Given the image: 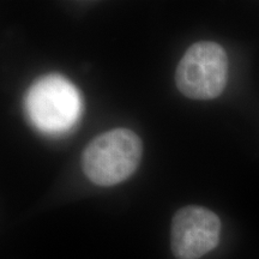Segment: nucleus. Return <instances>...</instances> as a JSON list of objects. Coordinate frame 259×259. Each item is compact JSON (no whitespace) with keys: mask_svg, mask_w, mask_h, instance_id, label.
Segmentation results:
<instances>
[{"mask_svg":"<svg viewBox=\"0 0 259 259\" xmlns=\"http://www.w3.org/2000/svg\"><path fill=\"white\" fill-rule=\"evenodd\" d=\"M25 109L38 130L47 134H61L78 121L82 100L78 90L66 78L48 74L28 90Z\"/></svg>","mask_w":259,"mask_h":259,"instance_id":"obj_2","label":"nucleus"},{"mask_svg":"<svg viewBox=\"0 0 259 259\" xmlns=\"http://www.w3.org/2000/svg\"><path fill=\"white\" fill-rule=\"evenodd\" d=\"M142 151V141L134 131L111 130L94 138L84 149L83 171L96 185H116L137 169Z\"/></svg>","mask_w":259,"mask_h":259,"instance_id":"obj_1","label":"nucleus"},{"mask_svg":"<svg viewBox=\"0 0 259 259\" xmlns=\"http://www.w3.org/2000/svg\"><path fill=\"white\" fill-rule=\"evenodd\" d=\"M221 221L211 210L184 206L174 213L170 226V246L177 259H199L219 244Z\"/></svg>","mask_w":259,"mask_h":259,"instance_id":"obj_4","label":"nucleus"},{"mask_svg":"<svg viewBox=\"0 0 259 259\" xmlns=\"http://www.w3.org/2000/svg\"><path fill=\"white\" fill-rule=\"evenodd\" d=\"M228 58L216 42L200 41L191 46L177 67L176 82L183 95L193 100H212L226 88Z\"/></svg>","mask_w":259,"mask_h":259,"instance_id":"obj_3","label":"nucleus"}]
</instances>
